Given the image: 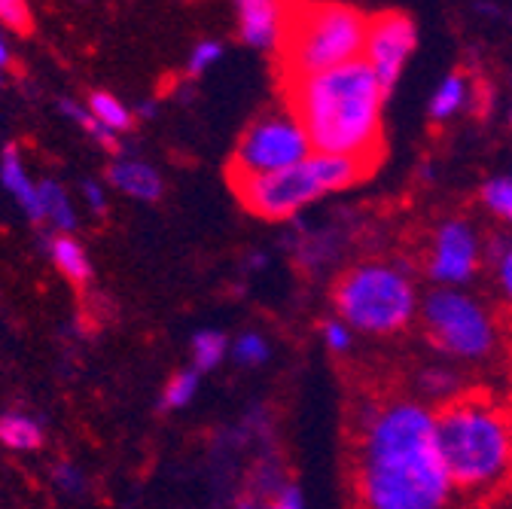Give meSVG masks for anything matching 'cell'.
Masks as SVG:
<instances>
[{
  "mask_svg": "<svg viewBox=\"0 0 512 509\" xmlns=\"http://www.w3.org/2000/svg\"><path fill=\"white\" fill-rule=\"evenodd\" d=\"M357 509H452L458 491L445 470L436 409L418 397H372L354 421Z\"/></svg>",
  "mask_w": 512,
  "mask_h": 509,
  "instance_id": "6da1fadb",
  "label": "cell"
},
{
  "mask_svg": "<svg viewBox=\"0 0 512 509\" xmlns=\"http://www.w3.org/2000/svg\"><path fill=\"white\" fill-rule=\"evenodd\" d=\"M287 107L302 122L314 153L375 165L381 156V113L388 92L363 58L305 80L284 83Z\"/></svg>",
  "mask_w": 512,
  "mask_h": 509,
  "instance_id": "7a4b0ae2",
  "label": "cell"
},
{
  "mask_svg": "<svg viewBox=\"0 0 512 509\" xmlns=\"http://www.w3.org/2000/svg\"><path fill=\"white\" fill-rule=\"evenodd\" d=\"M436 436L458 497L491 503L512 482V409L488 394H464L436 409Z\"/></svg>",
  "mask_w": 512,
  "mask_h": 509,
  "instance_id": "3957f363",
  "label": "cell"
},
{
  "mask_svg": "<svg viewBox=\"0 0 512 509\" xmlns=\"http://www.w3.org/2000/svg\"><path fill=\"white\" fill-rule=\"evenodd\" d=\"M366 31L369 16L351 4H314V0L284 4V31L278 43L284 83L363 58Z\"/></svg>",
  "mask_w": 512,
  "mask_h": 509,
  "instance_id": "277c9868",
  "label": "cell"
},
{
  "mask_svg": "<svg viewBox=\"0 0 512 509\" xmlns=\"http://www.w3.org/2000/svg\"><path fill=\"white\" fill-rule=\"evenodd\" d=\"M421 299L412 269L394 260H360L333 284L336 317L357 336L372 339L406 333L418 321Z\"/></svg>",
  "mask_w": 512,
  "mask_h": 509,
  "instance_id": "5b68a950",
  "label": "cell"
},
{
  "mask_svg": "<svg viewBox=\"0 0 512 509\" xmlns=\"http://www.w3.org/2000/svg\"><path fill=\"white\" fill-rule=\"evenodd\" d=\"M369 171H372L369 165L348 156L311 153L305 162L275 174L229 177V180L244 211H250L260 220L284 223V220H296L314 202L360 183Z\"/></svg>",
  "mask_w": 512,
  "mask_h": 509,
  "instance_id": "8992f818",
  "label": "cell"
},
{
  "mask_svg": "<svg viewBox=\"0 0 512 509\" xmlns=\"http://www.w3.org/2000/svg\"><path fill=\"white\" fill-rule=\"evenodd\" d=\"M418 324L427 342L455 363H485L500 345L497 314L473 290H427L421 299Z\"/></svg>",
  "mask_w": 512,
  "mask_h": 509,
  "instance_id": "52a82bcc",
  "label": "cell"
},
{
  "mask_svg": "<svg viewBox=\"0 0 512 509\" xmlns=\"http://www.w3.org/2000/svg\"><path fill=\"white\" fill-rule=\"evenodd\" d=\"M311 153H314L311 141L302 129V122L290 113V107L269 110L263 116H256L238 138L229 177L275 174L305 162Z\"/></svg>",
  "mask_w": 512,
  "mask_h": 509,
  "instance_id": "ba28073f",
  "label": "cell"
},
{
  "mask_svg": "<svg viewBox=\"0 0 512 509\" xmlns=\"http://www.w3.org/2000/svg\"><path fill=\"white\" fill-rule=\"evenodd\" d=\"M485 260L488 250L479 229L464 217H452L442 220L427 241L424 275L433 287L470 290V284L482 275Z\"/></svg>",
  "mask_w": 512,
  "mask_h": 509,
  "instance_id": "9c48e42d",
  "label": "cell"
},
{
  "mask_svg": "<svg viewBox=\"0 0 512 509\" xmlns=\"http://www.w3.org/2000/svg\"><path fill=\"white\" fill-rule=\"evenodd\" d=\"M418 40L415 22L400 13V10H384L369 16V31H366V49H363V61L375 71L381 89L394 92L403 68H406V58L412 55Z\"/></svg>",
  "mask_w": 512,
  "mask_h": 509,
  "instance_id": "30bf717a",
  "label": "cell"
},
{
  "mask_svg": "<svg viewBox=\"0 0 512 509\" xmlns=\"http://www.w3.org/2000/svg\"><path fill=\"white\" fill-rule=\"evenodd\" d=\"M238 37L253 49H278L284 31L281 0H235Z\"/></svg>",
  "mask_w": 512,
  "mask_h": 509,
  "instance_id": "8fae6325",
  "label": "cell"
},
{
  "mask_svg": "<svg viewBox=\"0 0 512 509\" xmlns=\"http://www.w3.org/2000/svg\"><path fill=\"white\" fill-rule=\"evenodd\" d=\"M107 183L116 189V193L138 199V202H156L165 193V180L162 174L135 156H116L107 168Z\"/></svg>",
  "mask_w": 512,
  "mask_h": 509,
  "instance_id": "7c38bea8",
  "label": "cell"
},
{
  "mask_svg": "<svg viewBox=\"0 0 512 509\" xmlns=\"http://www.w3.org/2000/svg\"><path fill=\"white\" fill-rule=\"evenodd\" d=\"M0 183H4L7 193L16 199V205L25 211L28 220L34 223H43V211H40V189L37 183L28 177L25 171V162L19 156V147L16 144H7L4 153H0Z\"/></svg>",
  "mask_w": 512,
  "mask_h": 509,
  "instance_id": "4fadbf2b",
  "label": "cell"
},
{
  "mask_svg": "<svg viewBox=\"0 0 512 509\" xmlns=\"http://www.w3.org/2000/svg\"><path fill=\"white\" fill-rule=\"evenodd\" d=\"M467 388H464V378L445 363H433V366H424L415 378V397L421 403H427L430 409H442L452 400L464 397Z\"/></svg>",
  "mask_w": 512,
  "mask_h": 509,
  "instance_id": "5bb4252c",
  "label": "cell"
},
{
  "mask_svg": "<svg viewBox=\"0 0 512 509\" xmlns=\"http://www.w3.org/2000/svg\"><path fill=\"white\" fill-rule=\"evenodd\" d=\"M52 266L77 287H86L92 281V260L86 247L74 235H52Z\"/></svg>",
  "mask_w": 512,
  "mask_h": 509,
  "instance_id": "9a60e30c",
  "label": "cell"
},
{
  "mask_svg": "<svg viewBox=\"0 0 512 509\" xmlns=\"http://www.w3.org/2000/svg\"><path fill=\"white\" fill-rule=\"evenodd\" d=\"M40 211H43V223H49L58 235H74L80 220L77 211L71 205V196L64 193V186L58 180H40Z\"/></svg>",
  "mask_w": 512,
  "mask_h": 509,
  "instance_id": "2e32d148",
  "label": "cell"
},
{
  "mask_svg": "<svg viewBox=\"0 0 512 509\" xmlns=\"http://www.w3.org/2000/svg\"><path fill=\"white\" fill-rule=\"evenodd\" d=\"M0 445L13 452H34L43 445V424L25 412H0Z\"/></svg>",
  "mask_w": 512,
  "mask_h": 509,
  "instance_id": "e0dca14e",
  "label": "cell"
},
{
  "mask_svg": "<svg viewBox=\"0 0 512 509\" xmlns=\"http://www.w3.org/2000/svg\"><path fill=\"white\" fill-rule=\"evenodd\" d=\"M479 202L488 217H494L503 229L512 232V174L488 177L479 189Z\"/></svg>",
  "mask_w": 512,
  "mask_h": 509,
  "instance_id": "ac0fdd59",
  "label": "cell"
},
{
  "mask_svg": "<svg viewBox=\"0 0 512 509\" xmlns=\"http://www.w3.org/2000/svg\"><path fill=\"white\" fill-rule=\"evenodd\" d=\"M189 354H192V369L199 375L214 372L229 354V339L220 330H199L189 342Z\"/></svg>",
  "mask_w": 512,
  "mask_h": 509,
  "instance_id": "d6986e66",
  "label": "cell"
},
{
  "mask_svg": "<svg viewBox=\"0 0 512 509\" xmlns=\"http://www.w3.org/2000/svg\"><path fill=\"white\" fill-rule=\"evenodd\" d=\"M89 110H92V116L104 125V129H110L113 135L132 132V125H135V113L128 110L116 95L101 92V89L89 95Z\"/></svg>",
  "mask_w": 512,
  "mask_h": 509,
  "instance_id": "ffe728a7",
  "label": "cell"
},
{
  "mask_svg": "<svg viewBox=\"0 0 512 509\" xmlns=\"http://www.w3.org/2000/svg\"><path fill=\"white\" fill-rule=\"evenodd\" d=\"M488 272L500 302L512 314V238H500L488 247Z\"/></svg>",
  "mask_w": 512,
  "mask_h": 509,
  "instance_id": "44dd1931",
  "label": "cell"
},
{
  "mask_svg": "<svg viewBox=\"0 0 512 509\" xmlns=\"http://www.w3.org/2000/svg\"><path fill=\"white\" fill-rule=\"evenodd\" d=\"M467 98H470L467 80L461 74H448L430 98V119H436V122L452 119L467 104Z\"/></svg>",
  "mask_w": 512,
  "mask_h": 509,
  "instance_id": "7402d4cb",
  "label": "cell"
},
{
  "mask_svg": "<svg viewBox=\"0 0 512 509\" xmlns=\"http://www.w3.org/2000/svg\"><path fill=\"white\" fill-rule=\"evenodd\" d=\"M58 110H61L64 116H68L71 122H77L80 129H83L95 144H101L104 150L122 153V150H119V135H113L110 129H104V125L92 116L89 107H83V104H77V101H71V98H61V101H58Z\"/></svg>",
  "mask_w": 512,
  "mask_h": 509,
  "instance_id": "603a6c76",
  "label": "cell"
},
{
  "mask_svg": "<svg viewBox=\"0 0 512 509\" xmlns=\"http://www.w3.org/2000/svg\"><path fill=\"white\" fill-rule=\"evenodd\" d=\"M199 381H202V375H199L196 369H192V366L174 372V375L168 378L165 391H162V400H159L162 412H177V409L189 406L192 400H196V394H199Z\"/></svg>",
  "mask_w": 512,
  "mask_h": 509,
  "instance_id": "cb8c5ba5",
  "label": "cell"
},
{
  "mask_svg": "<svg viewBox=\"0 0 512 509\" xmlns=\"http://www.w3.org/2000/svg\"><path fill=\"white\" fill-rule=\"evenodd\" d=\"M229 354H232V360H235L238 366H244V369H260V366L269 363L272 345H269V339H266L263 333L247 330V333H241V336L229 345Z\"/></svg>",
  "mask_w": 512,
  "mask_h": 509,
  "instance_id": "d4e9b609",
  "label": "cell"
},
{
  "mask_svg": "<svg viewBox=\"0 0 512 509\" xmlns=\"http://www.w3.org/2000/svg\"><path fill=\"white\" fill-rule=\"evenodd\" d=\"M320 342H324V348L336 357H345L351 354L354 342H357V333L342 321V317H327L324 324H320Z\"/></svg>",
  "mask_w": 512,
  "mask_h": 509,
  "instance_id": "484cf974",
  "label": "cell"
},
{
  "mask_svg": "<svg viewBox=\"0 0 512 509\" xmlns=\"http://www.w3.org/2000/svg\"><path fill=\"white\" fill-rule=\"evenodd\" d=\"M0 28L13 34H31L34 28V13L28 0H0Z\"/></svg>",
  "mask_w": 512,
  "mask_h": 509,
  "instance_id": "4316f807",
  "label": "cell"
},
{
  "mask_svg": "<svg viewBox=\"0 0 512 509\" xmlns=\"http://www.w3.org/2000/svg\"><path fill=\"white\" fill-rule=\"evenodd\" d=\"M220 58H223V46L217 40H202V43L192 46L186 71H189V77H202L211 65H217Z\"/></svg>",
  "mask_w": 512,
  "mask_h": 509,
  "instance_id": "83f0119b",
  "label": "cell"
},
{
  "mask_svg": "<svg viewBox=\"0 0 512 509\" xmlns=\"http://www.w3.org/2000/svg\"><path fill=\"white\" fill-rule=\"evenodd\" d=\"M52 479L64 494H83L86 491V476L74 464H55Z\"/></svg>",
  "mask_w": 512,
  "mask_h": 509,
  "instance_id": "f1b7e54d",
  "label": "cell"
},
{
  "mask_svg": "<svg viewBox=\"0 0 512 509\" xmlns=\"http://www.w3.org/2000/svg\"><path fill=\"white\" fill-rule=\"evenodd\" d=\"M80 193H83V199H86V205H89V211H92L95 217H104V214H107V193H104V186H101L98 180L86 177V180L80 183Z\"/></svg>",
  "mask_w": 512,
  "mask_h": 509,
  "instance_id": "f546056e",
  "label": "cell"
},
{
  "mask_svg": "<svg viewBox=\"0 0 512 509\" xmlns=\"http://www.w3.org/2000/svg\"><path fill=\"white\" fill-rule=\"evenodd\" d=\"M10 61H13V55H10V46H7L4 31H0V86H4V74L10 68Z\"/></svg>",
  "mask_w": 512,
  "mask_h": 509,
  "instance_id": "4dcf8cb0",
  "label": "cell"
},
{
  "mask_svg": "<svg viewBox=\"0 0 512 509\" xmlns=\"http://www.w3.org/2000/svg\"><path fill=\"white\" fill-rule=\"evenodd\" d=\"M235 509H269V503H266V497H256V494H244L238 503H235Z\"/></svg>",
  "mask_w": 512,
  "mask_h": 509,
  "instance_id": "1f68e13d",
  "label": "cell"
},
{
  "mask_svg": "<svg viewBox=\"0 0 512 509\" xmlns=\"http://www.w3.org/2000/svg\"><path fill=\"white\" fill-rule=\"evenodd\" d=\"M156 113H159L156 101H144V104H138V116H147V119H153Z\"/></svg>",
  "mask_w": 512,
  "mask_h": 509,
  "instance_id": "d6a6232c",
  "label": "cell"
},
{
  "mask_svg": "<svg viewBox=\"0 0 512 509\" xmlns=\"http://www.w3.org/2000/svg\"><path fill=\"white\" fill-rule=\"evenodd\" d=\"M247 263H250V269H263V263H266V257H263V253H253V257H250Z\"/></svg>",
  "mask_w": 512,
  "mask_h": 509,
  "instance_id": "836d02e7",
  "label": "cell"
},
{
  "mask_svg": "<svg viewBox=\"0 0 512 509\" xmlns=\"http://www.w3.org/2000/svg\"><path fill=\"white\" fill-rule=\"evenodd\" d=\"M479 509H512V503H485Z\"/></svg>",
  "mask_w": 512,
  "mask_h": 509,
  "instance_id": "e575fe53",
  "label": "cell"
},
{
  "mask_svg": "<svg viewBox=\"0 0 512 509\" xmlns=\"http://www.w3.org/2000/svg\"><path fill=\"white\" fill-rule=\"evenodd\" d=\"M509 125H512V113H509Z\"/></svg>",
  "mask_w": 512,
  "mask_h": 509,
  "instance_id": "d590c367",
  "label": "cell"
}]
</instances>
